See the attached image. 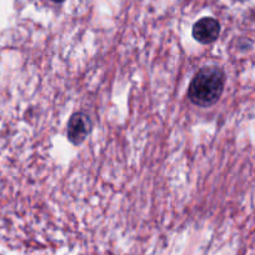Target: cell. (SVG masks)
Returning a JSON list of instances; mask_svg holds the SVG:
<instances>
[{
	"label": "cell",
	"instance_id": "obj_3",
	"mask_svg": "<svg viewBox=\"0 0 255 255\" xmlns=\"http://www.w3.org/2000/svg\"><path fill=\"white\" fill-rule=\"evenodd\" d=\"M191 33L195 40L200 44H212L219 38L220 24L217 19L205 16L194 24Z\"/></svg>",
	"mask_w": 255,
	"mask_h": 255
},
{
	"label": "cell",
	"instance_id": "obj_4",
	"mask_svg": "<svg viewBox=\"0 0 255 255\" xmlns=\"http://www.w3.org/2000/svg\"><path fill=\"white\" fill-rule=\"evenodd\" d=\"M51 1H54V3H63V1H65V0H51Z\"/></svg>",
	"mask_w": 255,
	"mask_h": 255
},
{
	"label": "cell",
	"instance_id": "obj_2",
	"mask_svg": "<svg viewBox=\"0 0 255 255\" xmlns=\"http://www.w3.org/2000/svg\"><path fill=\"white\" fill-rule=\"evenodd\" d=\"M92 129L90 118L84 113H75L68 122V139L74 145H80Z\"/></svg>",
	"mask_w": 255,
	"mask_h": 255
},
{
	"label": "cell",
	"instance_id": "obj_1",
	"mask_svg": "<svg viewBox=\"0 0 255 255\" xmlns=\"http://www.w3.org/2000/svg\"><path fill=\"white\" fill-rule=\"evenodd\" d=\"M224 87L225 73L218 67H204L191 79L188 98L198 107H212L220 99Z\"/></svg>",
	"mask_w": 255,
	"mask_h": 255
}]
</instances>
